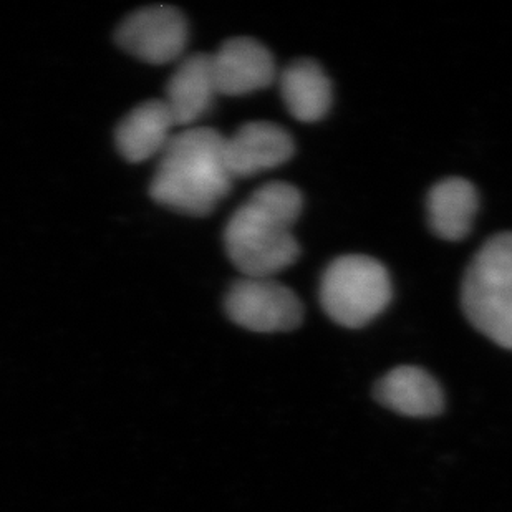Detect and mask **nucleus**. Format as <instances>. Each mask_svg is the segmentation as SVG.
Returning <instances> with one entry per match:
<instances>
[{
  "mask_svg": "<svg viewBox=\"0 0 512 512\" xmlns=\"http://www.w3.org/2000/svg\"><path fill=\"white\" fill-rule=\"evenodd\" d=\"M302 213L294 184L269 183L257 189L229 219L224 244L244 277H274L292 266L300 247L292 226Z\"/></svg>",
  "mask_w": 512,
  "mask_h": 512,
  "instance_id": "1",
  "label": "nucleus"
},
{
  "mask_svg": "<svg viewBox=\"0 0 512 512\" xmlns=\"http://www.w3.org/2000/svg\"><path fill=\"white\" fill-rule=\"evenodd\" d=\"M224 138L219 131L204 126L174 133L161 151L151 179V198L178 213H213L234 181L224 158Z\"/></svg>",
  "mask_w": 512,
  "mask_h": 512,
  "instance_id": "2",
  "label": "nucleus"
},
{
  "mask_svg": "<svg viewBox=\"0 0 512 512\" xmlns=\"http://www.w3.org/2000/svg\"><path fill=\"white\" fill-rule=\"evenodd\" d=\"M461 299L469 322L512 350V232L484 242L466 271Z\"/></svg>",
  "mask_w": 512,
  "mask_h": 512,
  "instance_id": "3",
  "label": "nucleus"
},
{
  "mask_svg": "<svg viewBox=\"0 0 512 512\" xmlns=\"http://www.w3.org/2000/svg\"><path fill=\"white\" fill-rule=\"evenodd\" d=\"M392 300V281L382 262L352 254L339 257L320 282V302L330 319L347 329L370 324Z\"/></svg>",
  "mask_w": 512,
  "mask_h": 512,
  "instance_id": "4",
  "label": "nucleus"
},
{
  "mask_svg": "<svg viewBox=\"0 0 512 512\" xmlns=\"http://www.w3.org/2000/svg\"><path fill=\"white\" fill-rule=\"evenodd\" d=\"M232 322L262 334L289 332L299 327L304 307L294 290L274 277H242L226 295Z\"/></svg>",
  "mask_w": 512,
  "mask_h": 512,
  "instance_id": "5",
  "label": "nucleus"
},
{
  "mask_svg": "<svg viewBox=\"0 0 512 512\" xmlns=\"http://www.w3.org/2000/svg\"><path fill=\"white\" fill-rule=\"evenodd\" d=\"M121 49L153 65L174 62L188 42L184 15L170 5H151L128 15L116 32Z\"/></svg>",
  "mask_w": 512,
  "mask_h": 512,
  "instance_id": "6",
  "label": "nucleus"
},
{
  "mask_svg": "<svg viewBox=\"0 0 512 512\" xmlns=\"http://www.w3.org/2000/svg\"><path fill=\"white\" fill-rule=\"evenodd\" d=\"M292 136L271 121H251L224 138V158L232 179L284 165L294 155Z\"/></svg>",
  "mask_w": 512,
  "mask_h": 512,
  "instance_id": "7",
  "label": "nucleus"
},
{
  "mask_svg": "<svg viewBox=\"0 0 512 512\" xmlns=\"http://www.w3.org/2000/svg\"><path fill=\"white\" fill-rule=\"evenodd\" d=\"M218 93L241 97L267 88L276 80V63L271 52L257 40L229 39L211 54Z\"/></svg>",
  "mask_w": 512,
  "mask_h": 512,
  "instance_id": "8",
  "label": "nucleus"
},
{
  "mask_svg": "<svg viewBox=\"0 0 512 512\" xmlns=\"http://www.w3.org/2000/svg\"><path fill=\"white\" fill-rule=\"evenodd\" d=\"M216 95L211 54H194L184 58L174 70L163 102L176 128H191L206 115Z\"/></svg>",
  "mask_w": 512,
  "mask_h": 512,
  "instance_id": "9",
  "label": "nucleus"
},
{
  "mask_svg": "<svg viewBox=\"0 0 512 512\" xmlns=\"http://www.w3.org/2000/svg\"><path fill=\"white\" fill-rule=\"evenodd\" d=\"M375 398L388 410L411 418H430L445 408L440 383L418 367L393 368L377 383Z\"/></svg>",
  "mask_w": 512,
  "mask_h": 512,
  "instance_id": "10",
  "label": "nucleus"
},
{
  "mask_svg": "<svg viewBox=\"0 0 512 512\" xmlns=\"http://www.w3.org/2000/svg\"><path fill=\"white\" fill-rule=\"evenodd\" d=\"M173 116L163 100H150L133 108L116 128V146L121 156L131 163H141L161 155L170 143Z\"/></svg>",
  "mask_w": 512,
  "mask_h": 512,
  "instance_id": "11",
  "label": "nucleus"
},
{
  "mask_svg": "<svg viewBox=\"0 0 512 512\" xmlns=\"http://www.w3.org/2000/svg\"><path fill=\"white\" fill-rule=\"evenodd\" d=\"M478 191L463 178H446L428 194V219L436 236L459 241L468 236L478 213Z\"/></svg>",
  "mask_w": 512,
  "mask_h": 512,
  "instance_id": "12",
  "label": "nucleus"
},
{
  "mask_svg": "<svg viewBox=\"0 0 512 512\" xmlns=\"http://www.w3.org/2000/svg\"><path fill=\"white\" fill-rule=\"evenodd\" d=\"M281 93L290 115L299 121L324 118L332 105V85L319 63L299 58L281 73Z\"/></svg>",
  "mask_w": 512,
  "mask_h": 512,
  "instance_id": "13",
  "label": "nucleus"
}]
</instances>
